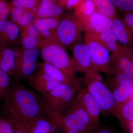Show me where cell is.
<instances>
[{"label": "cell", "instance_id": "obj_1", "mask_svg": "<svg viewBox=\"0 0 133 133\" xmlns=\"http://www.w3.org/2000/svg\"><path fill=\"white\" fill-rule=\"evenodd\" d=\"M1 107L11 122L27 128L37 119L48 117L41 97L21 84H13Z\"/></svg>", "mask_w": 133, "mask_h": 133}, {"label": "cell", "instance_id": "obj_2", "mask_svg": "<svg viewBox=\"0 0 133 133\" xmlns=\"http://www.w3.org/2000/svg\"><path fill=\"white\" fill-rule=\"evenodd\" d=\"M53 124L62 128L82 133H92L96 127L89 115L76 99L61 114L50 118Z\"/></svg>", "mask_w": 133, "mask_h": 133}, {"label": "cell", "instance_id": "obj_3", "mask_svg": "<svg viewBox=\"0 0 133 133\" xmlns=\"http://www.w3.org/2000/svg\"><path fill=\"white\" fill-rule=\"evenodd\" d=\"M80 84H61L49 92L41 94L45 111L49 118L59 115L76 98Z\"/></svg>", "mask_w": 133, "mask_h": 133}, {"label": "cell", "instance_id": "obj_4", "mask_svg": "<svg viewBox=\"0 0 133 133\" xmlns=\"http://www.w3.org/2000/svg\"><path fill=\"white\" fill-rule=\"evenodd\" d=\"M40 48L44 62L54 65L69 77L75 78L76 70L64 48L56 42H44Z\"/></svg>", "mask_w": 133, "mask_h": 133}, {"label": "cell", "instance_id": "obj_5", "mask_svg": "<svg viewBox=\"0 0 133 133\" xmlns=\"http://www.w3.org/2000/svg\"><path fill=\"white\" fill-rule=\"evenodd\" d=\"M81 31L74 13H64L55 31V42L65 49H72L81 42Z\"/></svg>", "mask_w": 133, "mask_h": 133}, {"label": "cell", "instance_id": "obj_6", "mask_svg": "<svg viewBox=\"0 0 133 133\" xmlns=\"http://www.w3.org/2000/svg\"><path fill=\"white\" fill-rule=\"evenodd\" d=\"M16 50L15 68L14 84H19L22 81L35 72L38 68L40 51L38 48L17 49Z\"/></svg>", "mask_w": 133, "mask_h": 133}, {"label": "cell", "instance_id": "obj_7", "mask_svg": "<svg viewBox=\"0 0 133 133\" xmlns=\"http://www.w3.org/2000/svg\"><path fill=\"white\" fill-rule=\"evenodd\" d=\"M85 44L87 45L95 70L111 75V53L97 35L86 33Z\"/></svg>", "mask_w": 133, "mask_h": 133}, {"label": "cell", "instance_id": "obj_8", "mask_svg": "<svg viewBox=\"0 0 133 133\" xmlns=\"http://www.w3.org/2000/svg\"><path fill=\"white\" fill-rule=\"evenodd\" d=\"M85 81L86 87L98 103L102 112L112 114L116 107V103L111 90L101 79L85 77Z\"/></svg>", "mask_w": 133, "mask_h": 133}, {"label": "cell", "instance_id": "obj_9", "mask_svg": "<svg viewBox=\"0 0 133 133\" xmlns=\"http://www.w3.org/2000/svg\"><path fill=\"white\" fill-rule=\"evenodd\" d=\"M73 58L71 59L76 71L84 73L87 77L101 79L98 72L94 68L87 45L80 43L72 48Z\"/></svg>", "mask_w": 133, "mask_h": 133}, {"label": "cell", "instance_id": "obj_10", "mask_svg": "<svg viewBox=\"0 0 133 133\" xmlns=\"http://www.w3.org/2000/svg\"><path fill=\"white\" fill-rule=\"evenodd\" d=\"M76 17L81 31L86 33L98 35L111 29L113 19L99 12L89 16Z\"/></svg>", "mask_w": 133, "mask_h": 133}, {"label": "cell", "instance_id": "obj_11", "mask_svg": "<svg viewBox=\"0 0 133 133\" xmlns=\"http://www.w3.org/2000/svg\"><path fill=\"white\" fill-rule=\"evenodd\" d=\"M75 99L85 109L94 125L99 127L101 109L97 101L88 92L86 87L80 86Z\"/></svg>", "mask_w": 133, "mask_h": 133}, {"label": "cell", "instance_id": "obj_12", "mask_svg": "<svg viewBox=\"0 0 133 133\" xmlns=\"http://www.w3.org/2000/svg\"><path fill=\"white\" fill-rule=\"evenodd\" d=\"M111 74L114 72H123L133 78V50L123 46L118 52L111 55Z\"/></svg>", "mask_w": 133, "mask_h": 133}, {"label": "cell", "instance_id": "obj_13", "mask_svg": "<svg viewBox=\"0 0 133 133\" xmlns=\"http://www.w3.org/2000/svg\"><path fill=\"white\" fill-rule=\"evenodd\" d=\"M25 81L41 94L49 92L62 84L41 70L32 74Z\"/></svg>", "mask_w": 133, "mask_h": 133}, {"label": "cell", "instance_id": "obj_14", "mask_svg": "<svg viewBox=\"0 0 133 133\" xmlns=\"http://www.w3.org/2000/svg\"><path fill=\"white\" fill-rule=\"evenodd\" d=\"M65 0H41L36 18H58L63 14Z\"/></svg>", "mask_w": 133, "mask_h": 133}, {"label": "cell", "instance_id": "obj_15", "mask_svg": "<svg viewBox=\"0 0 133 133\" xmlns=\"http://www.w3.org/2000/svg\"><path fill=\"white\" fill-rule=\"evenodd\" d=\"M59 18H36L33 25L44 42H55V33Z\"/></svg>", "mask_w": 133, "mask_h": 133}, {"label": "cell", "instance_id": "obj_16", "mask_svg": "<svg viewBox=\"0 0 133 133\" xmlns=\"http://www.w3.org/2000/svg\"><path fill=\"white\" fill-rule=\"evenodd\" d=\"M15 49L10 44L0 42V68L9 75L14 81L15 68Z\"/></svg>", "mask_w": 133, "mask_h": 133}, {"label": "cell", "instance_id": "obj_17", "mask_svg": "<svg viewBox=\"0 0 133 133\" xmlns=\"http://www.w3.org/2000/svg\"><path fill=\"white\" fill-rule=\"evenodd\" d=\"M111 29L122 46L133 50V33L122 19L118 16L113 19Z\"/></svg>", "mask_w": 133, "mask_h": 133}, {"label": "cell", "instance_id": "obj_18", "mask_svg": "<svg viewBox=\"0 0 133 133\" xmlns=\"http://www.w3.org/2000/svg\"><path fill=\"white\" fill-rule=\"evenodd\" d=\"M21 36V43L25 49L41 48L44 41L33 24L30 23L23 27Z\"/></svg>", "mask_w": 133, "mask_h": 133}, {"label": "cell", "instance_id": "obj_19", "mask_svg": "<svg viewBox=\"0 0 133 133\" xmlns=\"http://www.w3.org/2000/svg\"><path fill=\"white\" fill-rule=\"evenodd\" d=\"M112 114L118 119L125 128L130 129L133 124V102L128 101L121 104L116 105Z\"/></svg>", "mask_w": 133, "mask_h": 133}, {"label": "cell", "instance_id": "obj_20", "mask_svg": "<svg viewBox=\"0 0 133 133\" xmlns=\"http://www.w3.org/2000/svg\"><path fill=\"white\" fill-rule=\"evenodd\" d=\"M40 66L41 70L61 84L68 85L80 84L79 80L77 78L69 77L62 70L50 64L44 62Z\"/></svg>", "mask_w": 133, "mask_h": 133}, {"label": "cell", "instance_id": "obj_21", "mask_svg": "<svg viewBox=\"0 0 133 133\" xmlns=\"http://www.w3.org/2000/svg\"><path fill=\"white\" fill-rule=\"evenodd\" d=\"M20 30L15 23L7 20L0 21V42L10 44L19 37Z\"/></svg>", "mask_w": 133, "mask_h": 133}, {"label": "cell", "instance_id": "obj_22", "mask_svg": "<svg viewBox=\"0 0 133 133\" xmlns=\"http://www.w3.org/2000/svg\"><path fill=\"white\" fill-rule=\"evenodd\" d=\"M10 10L12 19L15 23L23 28L31 23L36 17V12L33 10L10 7Z\"/></svg>", "mask_w": 133, "mask_h": 133}, {"label": "cell", "instance_id": "obj_23", "mask_svg": "<svg viewBox=\"0 0 133 133\" xmlns=\"http://www.w3.org/2000/svg\"><path fill=\"white\" fill-rule=\"evenodd\" d=\"M97 35L109 49L111 55L118 52L123 47L112 29Z\"/></svg>", "mask_w": 133, "mask_h": 133}, {"label": "cell", "instance_id": "obj_24", "mask_svg": "<svg viewBox=\"0 0 133 133\" xmlns=\"http://www.w3.org/2000/svg\"><path fill=\"white\" fill-rule=\"evenodd\" d=\"M114 97L116 105L121 104L129 100L133 93V86L132 84L127 85L111 86Z\"/></svg>", "mask_w": 133, "mask_h": 133}, {"label": "cell", "instance_id": "obj_25", "mask_svg": "<svg viewBox=\"0 0 133 133\" xmlns=\"http://www.w3.org/2000/svg\"><path fill=\"white\" fill-rule=\"evenodd\" d=\"M98 12L105 16L114 19L118 16L116 7L111 0H93Z\"/></svg>", "mask_w": 133, "mask_h": 133}, {"label": "cell", "instance_id": "obj_26", "mask_svg": "<svg viewBox=\"0 0 133 133\" xmlns=\"http://www.w3.org/2000/svg\"><path fill=\"white\" fill-rule=\"evenodd\" d=\"M13 79L6 72L0 68V101L6 97L13 85Z\"/></svg>", "mask_w": 133, "mask_h": 133}, {"label": "cell", "instance_id": "obj_27", "mask_svg": "<svg viewBox=\"0 0 133 133\" xmlns=\"http://www.w3.org/2000/svg\"><path fill=\"white\" fill-rule=\"evenodd\" d=\"M93 0H81L75 8L74 14L76 16H89L96 12Z\"/></svg>", "mask_w": 133, "mask_h": 133}, {"label": "cell", "instance_id": "obj_28", "mask_svg": "<svg viewBox=\"0 0 133 133\" xmlns=\"http://www.w3.org/2000/svg\"><path fill=\"white\" fill-rule=\"evenodd\" d=\"M111 75H113V77L109 80L111 86L132 84L133 81V77L123 72H114Z\"/></svg>", "mask_w": 133, "mask_h": 133}, {"label": "cell", "instance_id": "obj_29", "mask_svg": "<svg viewBox=\"0 0 133 133\" xmlns=\"http://www.w3.org/2000/svg\"><path fill=\"white\" fill-rule=\"evenodd\" d=\"M115 7L125 13H133V0H111Z\"/></svg>", "mask_w": 133, "mask_h": 133}, {"label": "cell", "instance_id": "obj_30", "mask_svg": "<svg viewBox=\"0 0 133 133\" xmlns=\"http://www.w3.org/2000/svg\"><path fill=\"white\" fill-rule=\"evenodd\" d=\"M10 12V7L5 0L0 1V21L7 20Z\"/></svg>", "mask_w": 133, "mask_h": 133}, {"label": "cell", "instance_id": "obj_31", "mask_svg": "<svg viewBox=\"0 0 133 133\" xmlns=\"http://www.w3.org/2000/svg\"><path fill=\"white\" fill-rule=\"evenodd\" d=\"M0 133H15V130L10 122L3 121L0 124Z\"/></svg>", "mask_w": 133, "mask_h": 133}, {"label": "cell", "instance_id": "obj_32", "mask_svg": "<svg viewBox=\"0 0 133 133\" xmlns=\"http://www.w3.org/2000/svg\"><path fill=\"white\" fill-rule=\"evenodd\" d=\"M122 19L133 33V13H125Z\"/></svg>", "mask_w": 133, "mask_h": 133}, {"label": "cell", "instance_id": "obj_33", "mask_svg": "<svg viewBox=\"0 0 133 133\" xmlns=\"http://www.w3.org/2000/svg\"><path fill=\"white\" fill-rule=\"evenodd\" d=\"M81 0H65V7L68 9L75 8Z\"/></svg>", "mask_w": 133, "mask_h": 133}, {"label": "cell", "instance_id": "obj_34", "mask_svg": "<svg viewBox=\"0 0 133 133\" xmlns=\"http://www.w3.org/2000/svg\"><path fill=\"white\" fill-rule=\"evenodd\" d=\"M14 125L15 133H29L28 129L25 126L13 123Z\"/></svg>", "mask_w": 133, "mask_h": 133}, {"label": "cell", "instance_id": "obj_35", "mask_svg": "<svg viewBox=\"0 0 133 133\" xmlns=\"http://www.w3.org/2000/svg\"><path fill=\"white\" fill-rule=\"evenodd\" d=\"M28 129L29 133H50L33 126H30L29 127Z\"/></svg>", "mask_w": 133, "mask_h": 133}, {"label": "cell", "instance_id": "obj_36", "mask_svg": "<svg viewBox=\"0 0 133 133\" xmlns=\"http://www.w3.org/2000/svg\"><path fill=\"white\" fill-rule=\"evenodd\" d=\"M92 133H114L112 131L105 128H101L99 126Z\"/></svg>", "mask_w": 133, "mask_h": 133}, {"label": "cell", "instance_id": "obj_37", "mask_svg": "<svg viewBox=\"0 0 133 133\" xmlns=\"http://www.w3.org/2000/svg\"><path fill=\"white\" fill-rule=\"evenodd\" d=\"M63 130L66 133H82L77 131H71V130H67V129H64Z\"/></svg>", "mask_w": 133, "mask_h": 133}, {"label": "cell", "instance_id": "obj_38", "mask_svg": "<svg viewBox=\"0 0 133 133\" xmlns=\"http://www.w3.org/2000/svg\"><path fill=\"white\" fill-rule=\"evenodd\" d=\"M129 129H131V133H133V124H132V125H131V127H130Z\"/></svg>", "mask_w": 133, "mask_h": 133}, {"label": "cell", "instance_id": "obj_39", "mask_svg": "<svg viewBox=\"0 0 133 133\" xmlns=\"http://www.w3.org/2000/svg\"><path fill=\"white\" fill-rule=\"evenodd\" d=\"M129 101H132L133 102V93L132 94V95H131V97H130V99H129Z\"/></svg>", "mask_w": 133, "mask_h": 133}, {"label": "cell", "instance_id": "obj_40", "mask_svg": "<svg viewBox=\"0 0 133 133\" xmlns=\"http://www.w3.org/2000/svg\"><path fill=\"white\" fill-rule=\"evenodd\" d=\"M1 119H0V124H1Z\"/></svg>", "mask_w": 133, "mask_h": 133}, {"label": "cell", "instance_id": "obj_41", "mask_svg": "<svg viewBox=\"0 0 133 133\" xmlns=\"http://www.w3.org/2000/svg\"><path fill=\"white\" fill-rule=\"evenodd\" d=\"M132 85L133 86V81L132 83Z\"/></svg>", "mask_w": 133, "mask_h": 133}, {"label": "cell", "instance_id": "obj_42", "mask_svg": "<svg viewBox=\"0 0 133 133\" xmlns=\"http://www.w3.org/2000/svg\"><path fill=\"white\" fill-rule=\"evenodd\" d=\"M0 1H1V0H0Z\"/></svg>", "mask_w": 133, "mask_h": 133}]
</instances>
